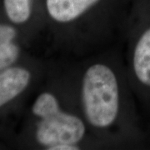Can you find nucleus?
I'll return each mask as SVG.
<instances>
[{
  "label": "nucleus",
  "instance_id": "nucleus-1",
  "mask_svg": "<svg viewBox=\"0 0 150 150\" xmlns=\"http://www.w3.org/2000/svg\"><path fill=\"white\" fill-rule=\"evenodd\" d=\"M85 116L95 128L105 129L116 120L119 90L116 76L107 65L96 64L86 70L82 84Z\"/></svg>",
  "mask_w": 150,
  "mask_h": 150
},
{
  "label": "nucleus",
  "instance_id": "nucleus-2",
  "mask_svg": "<svg viewBox=\"0 0 150 150\" xmlns=\"http://www.w3.org/2000/svg\"><path fill=\"white\" fill-rule=\"evenodd\" d=\"M33 112L41 119L36 133L38 141L48 149L56 145L77 144L85 134L82 119L62 111L58 99L50 93L38 97Z\"/></svg>",
  "mask_w": 150,
  "mask_h": 150
},
{
  "label": "nucleus",
  "instance_id": "nucleus-3",
  "mask_svg": "<svg viewBox=\"0 0 150 150\" xmlns=\"http://www.w3.org/2000/svg\"><path fill=\"white\" fill-rule=\"evenodd\" d=\"M99 0H46L50 17L59 23L74 20Z\"/></svg>",
  "mask_w": 150,
  "mask_h": 150
},
{
  "label": "nucleus",
  "instance_id": "nucleus-4",
  "mask_svg": "<svg viewBox=\"0 0 150 150\" xmlns=\"http://www.w3.org/2000/svg\"><path fill=\"white\" fill-rule=\"evenodd\" d=\"M30 74L22 68H10L0 73V107L25 89Z\"/></svg>",
  "mask_w": 150,
  "mask_h": 150
},
{
  "label": "nucleus",
  "instance_id": "nucleus-5",
  "mask_svg": "<svg viewBox=\"0 0 150 150\" xmlns=\"http://www.w3.org/2000/svg\"><path fill=\"white\" fill-rule=\"evenodd\" d=\"M134 70L138 79L150 86V28L139 38L134 49Z\"/></svg>",
  "mask_w": 150,
  "mask_h": 150
},
{
  "label": "nucleus",
  "instance_id": "nucleus-6",
  "mask_svg": "<svg viewBox=\"0 0 150 150\" xmlns=\"http://www.w3.org/2000/svg\"><path fill=\"white\" fill-rule=\"evenodd\" d=\"M15 30L10 26L0 25V69L11 65L18 56V48L12 40Z\"/></svg>",
  "mask_w": 150,
  "mask_h": 150
},
{
  "label": "nucleus",
  "instance_id": "nucleus-7",
  "mask_svg": "<svg viewBox=\"0 0 150 150\" xmlns=\"http://www.w3.org/2000/svg\"><path fill=\"white\" fill-rule=\"evenodd\" d=\"M7 15L11 21L21 23L30 16V0H4Z\"/></svg>",
  "mask_w": 150,
  "mask_h": 150
},
{
  "label": "nucleus",
  "instance_id": "nucleus-8",
  "mask_svg": "<svg viewBox=\"0 0 150 150\" xmlns=\"http://www.w3.org/2000/svg\"><path fill=\"white\" fill-rule=\"evenodd\" d=\"M50 150H76L79 149L76 144H60L52 147Z\"/></svg>",
  "mask_w": 150,
  "mask_h": 150
}]
</instances>
